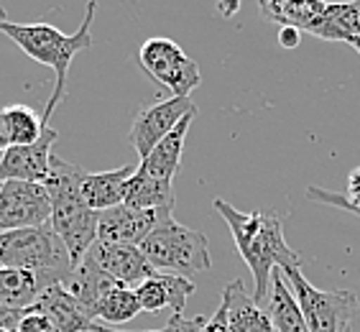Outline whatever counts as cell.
<instances>
[{
	"mask_svg": "<svg viewBox=\"0 0 360 332\" xmlns=\"http://www.w3.org/2000/svg\"><path fill=\"white\" fill-rule=\"evenodd\" d=\"M41 294V284L34 274L0 266V319L3 327L13 332L21 314H26Z\"/></svg>",
	"mask_w": 360,
	"mask_h": 332,
	"instance_id": "obj_14",
	"label": "cell"
},
{
	"mask_svg": "<svg viewBox=\"0 0 360 332\" xmlns=\"http://www.w3.org/2000/svg\"><path fill=\"white\" fill-rule=\"evenodd\" d=\"M258 8L266 21L312 34L325 13L327 0H258Z\"/></svg>",
	"mask_w": 360,
	"mask_h": 332,
	"instance_id": "obj_20",
	"label": "cell"
},
{
	"mask_svg": "<svg viewBox=\"0 0 360 332\" xmlns=\"http://www.w3.org/2000/svg\"><path fill=\"white\" fill-rule=\"evenodd\" d=\"M240 3H243V0H220V3H217V11H220L225 18H230V15L240 8Z\"/></svg>",
	"mask_w": 360,
	"mask_h": 332,
	"instance_id": "obj_31",
	"label": "cell"
},
{
	"mask_svg": "<svg viewBox=\"0 0 360 332\" xmlns=\"http://www.w3.org/2000/svg\"><path fill=\"white\" fill-rule=\"evenodd\" d=\"M194 115H197V108H192V110L176 123V128L169 133L167 139H161L159 143L153 146L151 153L141 159L136 172L143 174V177H151V179L174 184V177H176L179 164H181V153H184V139H187Z\"/></svg>",
	"mask_w": 360,
	"mask_h": 332,
	"instance_id": "obj_16",
	"label": "cell"
},
{
	"mask_svg": "<svg viewBox=\"0 0 360 332\" xmlns=\"http://www.w3.org/2000/svg\"><path fill=\"white\" fill-rule=\"evenodd\" d=\"M51 217V202L44 184L6 181L0 184V233L41 228Z\"/></svg>",
	"mask_w": 360,
	"mask_h": 332,
	"instance_id": "obj_8",
	"label": "cell"
},
{
	"mask_svg": "<svg viewBox=\"0 0 360 332\" xmlns=\"http://www.w3.org/2000/svg\"><path fill=\"white\" fill-rule=\"evenodd\" d=\"M205 332H230L228 330V307H225V302H220V307H217L215 314L207 317Z\"/></svg>",
	"mask_w": 360,
	"mask_h": 332,
	"instance_id": "obj_29",
	"label": "cell"
},
{
	"mask_svg": "<svg viewBox=\"0 0 360 332\" xmlns=\"http://www.w3.org/2000/svg\"><path fill=\"white\" fill-rule=\"evenodd\" d=\"M6 148H11V141H8L6 125H3V118H0V156H3V151H6Z\"/></svg>",
	"mask_w": 360,
	"mask_h": 332,
	"instance_id": "obj_32",
	"label": "cell"
},
{
	"mask_svg": "<svg viewBox=\"0 0 360 332\" xmlns=\"http://www.w3.org/2000/svg\"><path fill=\"white\" fill-rule=\"evenodd\" d=\"M87 256H90L112 281H118L120 286H131V289L156 274V271L151 269V263L143 258L139 245L95 241L92 248L87 250Z\"/></svg>",
	"mask_w": 360,
	"mask_h": 332,
	"instance_id": "obj_12",
	"label": "cell"
},
{
	"mask_svg": "<svg viewBox=\"0 0 360 332\" xmlns=\"http://www.w3.org/2000/svg\"><path fill=\"white\" fill-rule=\"evenodd\" d=\"M289 281V289L297 299L302 317L309 332H350V319L360 312V302L353 291H322L312 286L302 274V266L281 271Z\"/></svg>",
	"mask_w": 360,
	"mask_h": 332,
	"instance_id": "obj_6",
	"label": "cell"
},
{
	"mask_svg": "<svg viewBox=\"0 0 360 332\" xmlns=\"http://www.w3.org/2000/svg\"><path fill=\"white\" fill-rule=\"evenodd\" d=\"M312 36L325 42H345L350 44L360 36V0L345 3H327L325 13L319 18Z\"/></svg>",
	"mask_w": 360,
	"mask_h": 332,
	"instance_id": "obj_22",
	"label": "cell"
},
{
	"mask_svg": "<svg viewBox=\"0 0 360 332\" xmlns=\"http://www.w3.org/2000/svg\"><path fill=\"white\" fill-rule=\"evenodd\" d=\"M139 314H141V305L139 299H136V291L131 286H120V284L112 286L103 297L100 307H97L100 325H108V327H123L125 322H131Z\"/></svg>",
	"mask_w": 360,
	"mask_h": 332,
	"instance_id": "obj_25",
	"label": "cell"
},
{
	"mask_svg": "<svg viewBox=\"0 0 360 332\" xmlns=\"http://www.w3.org/2000/svg\"><path fill=\"white\" fill-rule=\"evenodd\" d=\"M92 332H115V330H112V327H108V325H100V322H97L95 330H92Z\"/></svg>",
	"mask_w": 360,
	"mask_h": 332,
	"instance_id": "obj_33",
	"label": "cell"
},
{
	"mask_svg": "<svg viewBox=\"0 0 360 332\" xmlns=\"http://www.w3.org/2000/svg\"><path fill=\"white\" fill-rule=\"evenodd\" d=\"M299 42H302V31H297V28L284 26L281 31H278V44H281L284 49H297Z\"/></svg>",
	"mask_w": 360,
	"mask_h": 332,
	"instance_id": "obj_30",
	"label": "cell"
},
{
	"mask_svg": "<svg viewBox=\"0 0 360 332\" xmlns=\"http://www.w3.org/2000/svg\"><path fill=\"white\" fill-rule=\"evenodd\" d=\"M350 46H355V51H358V54H360V36H358V39H353V42H350Z\"/></svg>",
	"mask_w": 360,
	"mask_h": 332,
	"instance_id": "obj_34",
	"label": "cell"
},
{
	"mask_svg": "<svg viewBox=\"0 0 360 332\" xmlns=\"http://www.w3.org/2000/svg\"><path fill=\"white\" fill-rule=\"evenodd\" d=\"M13 332H59V330L54 327L51 319L39 314V312H26V314H21Z\"/></svg>",
	"mask_w": 360,
	"mask_h": 332,
	"instance_id": "obj_28",
	"label": "cell"
},
{
	"mask_svg": "<svg viewBox=\"0 0 360 332\" xmlns=\"http://www.w3.org/2000/svg\"><path fill=\"white\" fill-rule=\"evenodd\" d=\"M222 302L228 307V330L230 332H276L269 312L256 305L253 294L245 291L240 279H233L222 289Z\"/></svg>",
	"mask_w": 360,
	"mask_h": 332,
	"instance_id": "obj_18",
	"label": "cell"
},
{
	"mask_svg": "<svg viewBox=\"0 0 360 332\" xmlns=\"http://www.w3.org/2000/svg\"><path fill=\"white\" fill-rule=\"evenodd\" d=\"M95 11L97 0H90L87 8H84L82 26L77 28V34H64V31L54 28L51 23H0V31L15 46H21V51H26L34 62L46 64V67L54 70V92H51L46 110L41 113V120L46 125L49 118L59 108V103L64 100V95H67V72H70L72 59L79 51L92 46V18H95Z\"/></svg>",
	"mask_w": 360,
	"mask_h": 332,
	"instance_id": "obj_2",
	"label": "cell"
},
{
	"mask_svg": "<svg viewBox=\"0 0 360 332\" xmlns=\"http://www.w3.org/2000/svg\"><path fill=\"white\" fill-rule=\"evenodd\" d=\"M139 62L146 75L156 84L167 87L174 97H189V92L202 82L197 62L167 36H153L143 42L139 51Z\"/></svg>",
	"mask_w": 360,
	"mask_h": 332,
	"instance_id": "obj_7",
	"label": "cell"
},
{
	"mask_svg": "<svg viewBox=\"0 0 360 332\" xmlns=\"http://www.w3.org/2000/svg\"><path fill=\"white\" fill-rule=\"evenodd\" d=\"M266 312H269L274 330L276 332H309L302 309H299L297 299L291 294L289 284H286L281 269H274L271 274V289L269 299H266Z\"/></svg>",
	"mask_w": 360,
	"mask_h": 332,
	"instance_id": "obj_21",
	"label": "cell"
},
{
	"mask_svg": "<svg viewBox=\"0 0 360 332\" xmlns=\"http://www.w3.org/2000/svg\"><path fill=\"white\" fill-rule=\"evenodd\" d=\"M0 266L34 274L41 289L64 284L75 271L62 238L51 225L0 233Z\"/></svg>",
	"mask_w": 360,
	"mask_h": 332,
	"instance_id": "obj_4",
	"label": "cell"
},
{
	"mask_svg": "<svg viewBox=\"0 0 360 332\" xmlns=\"http://www.w3.org/2000/svg\"><path fill=\"white\" fill-rule=\"evenodd\" d=\"M215 210L228 222L236 248L253 274V299L258 307L266 305L274 269L302 266L299 253L286 245L284 225L276 212H240L230 202L215 200Z\"/></svg>",
	"mask_w": 360,
	"mask_h": 332,
	"instance_id": "obj_1",
	"label": "cell"
},
{
	"mask_svg": "<svg viewBox=\"0 0 360 332\" xmlns=\"http://www.w3.org/2000/svg\"><path fill=\"white\" fill-rule=\"evenodd\" d=\"M136 169L123 166V169H110V172H82L79 189H82L84 205L95 212H105L123 205L125 184L133 177Z\"/></svg>",
	"mask_w": 360,
	"mask_h": 332,
	"instance_id": "obj_17",
	"label": "cell"
},
{
	"mask_svg": "<svg viewBox=\"0 0 360 332\" xmlns=\"http://www.w3.org/2000/svg\"><path fill=\"white\" fill-rule=\"evenodd\" d=\"M207 325V317H184V314H172V317L164 322V327L159 330H148V332H205ZM115 332H125L123 327H112Z\"/></svg>",
	"mask_w": 360,
	"mask_h": 332,
	"instance_id": "obj_27",
	"label": "cell"
},
{
	"mask_svg": "<svg viewBox=\"0 0 360 332\" xmlns=\"http://www.w3.org/2000/svg\"><path fill=\"white\" fill-rule=\"evenodd\" d=\"M0 332H11V330H6V327H0Z\"/></svg>",
	"mask_w": 360,
	"mask_h": 332,
	"instance_id": "obj_35",
	"label": "cell"
},
{
	"mask_svg": "<svg viewBox=\"0 0 360 332\" xmlns=\"http://www.w3.org/2000/svg\"><path fill=\"white\" fill-rule=\"evenodd\" d=\"M123 205L136 210H174V184L133 172L125 184Z\"/></svg>",
	"mask_w": 360,
	"mask_h": 332,
	"instance_id": "obj_23",
	"label": "cell"
},
{
	"mask_svg": "<svg viewBox=\"0 0 360 332\" xmlns=\"http://www.w3.org/2000/svg\"><path fill=\"white\" fill-rule=\"evenodd\" d=\"M307 197L312 202H322V205H333V208L347 210L360 217V166L350 172V181H347V194L338 192H327V189L309 187L307 189Z\"/></svg>",
	"mask_w": 360,
	"mask_h": 332,
	"instance_id": "obj_26",
	"label": "cell"
},
{
	"mask_svg": "<svg viewBox=\"0 0 360 332\" xmlns=\"http://www.w3.org/2000/svg\"><path fill=\"white\" fill-rule=\"evenodd\" d=\"M59 133L49 125L44 136L34 146H11L0 156V184L6 181H34L44 184L51 164V148H54Z\"/></svg>",
	"mask_w": 360,
	"mask_h": 332,
	"instance_id": "obj_11",
	"label": "cell"
},
{
	"mask_svg": "<svg viewBox=\"0 0 360 332\" xmlns=\"http://www.w3.org/2000/svg\"><path fill=\"white\" fill-rule=\"evenodd\" d=\"M172 210H136L118 205L112 210L97 212V241L141 245L161 220H167Z\"/></svg>",
	"mask_w": 360,
	"mask_h": 332,
	"instance_id": "obj_10",
	"label": "cell"
},
{
	"mask_svg": "<svg viewBox=\"0 0 360 332\" xmlns=\"http://www.w3.org/2000/svg\"><path fill=\"white\" fill-rule=\"evenodd\" d=\"M133 291L141 312L169 309L172 314H184V307L194 294V281L184 276H172V274H153L139 286H133Z\"/></svg>",
	"mask_w": 360,
	"mask_h": 332,
	"instance_id": "obj_13",
	"label": "cell"
},
{
	"mask_svg": "<svg viewBox=\"0 0 360 332\" xmlns=\"http://www.w3.org/2000/svg\"><path fill=\"white\" fill-rule=\"evenodd\" d=\"M0 327H3V319H0Z\"/></svg>",
	"mask_w": 360,
	"mask_h": 332,
	"instance_id": "obj_36",
	"label": "cell"
},
{
	"mask_svg": "<svg viewBox=\"0 0 360 332\" xmlns=\"http://www.w3.org/2000/svg\"><path fill=\"white\" fill-rule=\"evenodd\" d=\"M0 118L6 125L11 146H34L49 128L41 115L28 105H8L0 110Z\"/></svg>",
	"mask_w": 360,
	"mask_h": 332,
	"instance_id": "obj_24",
	"label": "cell"
},
{
	"mask_svg": "<svg viewBox=\"0 0 360 332\" xmlns=\"http://www.w3.org/2000/svg\"><path fill=\"white\" fill-rule=\"evenodd\" d=\"M28 312H39V314L49 317L59 332H92L97 325L95 319L84 312V307L62 284L41 289L39 299Z\"/></svg>",
	"mask_w": 360,
	"mask_h": 332,
	"instance_id": "obj_15",
	"label": "cell"
},
{
	"mask_svg": "<svg viewBox=\"0 0 360 332\" xmlns=\"http://www.w3.org/2000/svg\"><path fill=\"white\" fill-rule=\"evenodd\" d=\"M194 108L192 97H169V100H159V103L148 105L136 115L131 125V139L133 148L139 151V156H148L151 148L159 143L161 139H167L169 133L176 128L184 115Z\"/></svg>",
	"mask_w": 360,
	"mask_h": 332,
	"instance_id": "obj_9",
	"label": "cell"
},
{
	"mask_svg": "<svg viewBox=\"0 0 360 332\" xmlns=\"http://www.w3.org/2000/svg\"><path fill=\"white\" fill-rule=\"evenodd\" d=\"M139 248L156 274L192 279L194 274L210 271L212 266L205 233L181 225L172 215L146 236Z\"/></svg>",
	"mask_w": 360,
	"mask_h": 332,
	"instance_id": "obj_5",
	"label": "cell"
},
{
	"mask_svg": "<svg viewBox=\"0 0 360 332\" xmlns=\"http://www.w3.org/2000/svg\"><path fill=\"white\" fill-rule=\"evenodd\" d=\"M82 172L84 169H79L77 164H70L51 153L49 177L44 181L51 202L49 225L62 238L72 266H79L87 250L92 248V243L97 241V212L84 205L82 189H79Z\"/></svg>",
	"mask_w": 360,
	"mask_h": 332,
	"instance_id": "obj_3",
	"label": "cell"
},
{
	"mask_svg": "<svg viewBox=\"0 0 360 332\" xmlns=\"http://www.w3.org/2000/svg\"><path fill=\"white\" fill-rule=\"evenodd\" d=\"M115 284H118V281H112V279L108 276L90 256H84L82 263L75 266V271H72L70 279H67L62 286L70 291L72 297L84 307V312L97 322V307H100L103 297Z\"/></svg>",
	"mask_w": 360,
	"mask_h": 332,
	"instance_id": "obj_19",
	"label": "cell"
}]
</instances>
